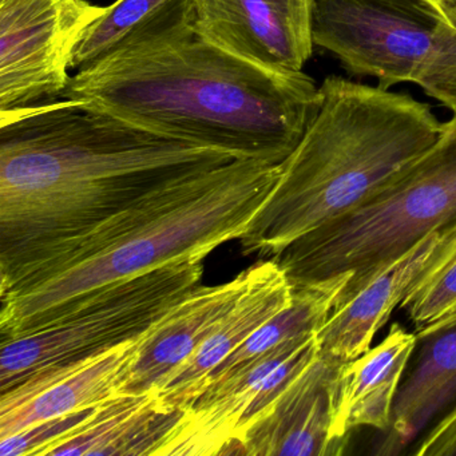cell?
<instances>
[{"label": "cell", "instance_id": "obj_19", "mask_svg": "<svg viewBox=\"0 0 456 456\" xmlns=\"http://www.w3.org/2000/svg\"><path fill=\"white\" fill-rule=\"evenodd\" d=\"M167 2L170 0H118L113 6L108 7L105 14L87 28L79 42L71 61V69L79 70L100 60L130 30Z\"/></svg>", "mask_w": 456, "mask_h": 456}, {"label": "cell", "instance_id": "obj_1", "mask_svg": "<svg viewBox=\"0 0 456 456\" xmlns=\"http://www.w3.org/2000/svg\"><path fill=\"white\" fill-rule=\"evenodd\" d=\"M63 100L161 137L281 164L319 113L304 71L274 70L208 41L193 0H170L71 77Z\"/></svg>", "mask_w": 456, "mask_h": 456}, {"label": "cell", "instance_id": "obj_16", "mask_svg": "<svg viewBox=\"0 0 456 456\" xmlns=\"http://www.w3.org/2000/svg\"><path fill=\"white\" fill-rule=\"evenodd\" d=\"M415 343V333L395 322L378 346L344 364L336 408L338 436L351 437L359 427L388 431L400 380Z\"/></svg>", "mask_w": 456, "mask_h": 456}, {"label": "cell", "instance_id": "obj_13", "mask_svg": "<svg viewBox=\"0 0 456 456\" xmlns=\"http://www.w3.org/2000/svg\"><path fill=\"white\" fill-rule=\"evenodd\" d=\"M293 288L281 266L265 258L250 266V280L225 316L188 360L151 389L170 410H185L199 397L213 370L258 327L289 305Z\"/></svg>", "mask_w": 456, "mask_h": 456}, {"label": "cell", "instance_id": "obj_15", "mask_svg": "<svg viewBox=\"0 0 456 456\" xmlns=\"http://www.w3.org/2000/svg\"><path fill=\"white\" fill-rule=\"evenodd\" d=\"M250 266L225 284L199 287L141 338L140 351L119 394H145L204 343L249 284Z\"/></svg>", "mask_w": 456, "mask_h": 456}, {"label": "cell", "instance_id": "obj_6", "mask_svg": "<svg viewBox=\"0 0 456 456\" xmlns=\"http://www.w3.org/2000/svg\"><path fill=\"white\" fill-rule=\"evenodd\" d=\"M204 258H186L87 296L39 330L2 340L0 413L41 394L94 357L148 333L199 287Z\"/></svg>", "mask_w": 456, "mask_h": 456}, {"label": "cell", "instance_id": "obj_17", "mask_svg": "<svg viewBox=\"0 0 456 456\" xmlns=\"http://www.w3.org/2000/svg\"><path fill=\"white\" fill-rule=\"evenodd\" d=\"M183 410H170L153 391L118 394L98 405L79 431L57 443L46 456H154Z\"/></svg>", "mask_w": 456, "mask_h": 456}, {"label": "cell", "instance_id": "obj_7", "mask_svg": "<svg viewBox=\"0 0 456 456\" xmlns=\"http://www.w3.org/2000/svg\"><path fill=\"white\" fill-rule=\"evenodd\" d=\"M443 23L434 0H312L314 47L384 90L420 82Z\"/></svg>", "mask_w": 456, "mask_h": 456}, {"label": "cell", "instance_id": "obj_14", "mask_svg": "<svg viewBox=\"0 0 456 456\" xmlns=\"http://www.w3.org/2000/svg\"><path fill=\"white\" fill-rule=\"evenodd\" d=\"M378 453L397 455L456 408V311L416 330Z\"/></svg>", "mask_w": 456, "mask_h": 456}, {"label": "cell", "instance_id": "obj_3", "mask_svg": "<svg viewBox=\"0 0 456 456\" xmlns=\"http://www.w3.org/2000/svg\"><path fill=\"white\" fill-rule=\"evenodd\" d=\"M322 102L239 240L244 255L272 258L304 234L351 212L388 185L442 132L431 105L330 76Z\"/></svg>", "mask_w": 456, "mask_h": 456}, {"label": "cell", "instance_id": "obj_23", "mask_svg": "<svg viewBox=\"0 0 456 456\" xmlns=\"http://www.w3.org/2000/svg\"><path fill=\"white\" fill-rule=\"evenodd\" d=\"M408 453L416 456H456V408L427 429Z\"/></svg>", "mask_w": 456, "mask_h": 456}, {"label": "cell", "instance_id": "obj_21", "mask_svg": "<svg viewBox=\"0 0 456 456\" xmlns=\"http://www.w3.org/2000/svg\"><path fill=\"white\" fill-rule=\"evenodd\" d=\"M418 86L448 110L456 111V4L444 9L436 47Z\"/></svg>", "mask_w": 456, "mask_h": 456}, {"label": "cell", "instance_id": "obj_2", "mask_svg": "<svg viewBox=\"0 0 456 456\" xmlns=\"http://www.w3.org/2000/svg\"><path fill=\"white\" fill-rule=\"evenodd\" d=\"M234 159L79 101L0 111V281L159 188Z\"/></svg>", "mask_w": 456, "mask_h": 456}, {"label": "cell", "instance_id": "obj_12", "mask_svg": "<svg viewBox=\"0 0 456 456\" xmlns=\"http://www.w3.org/2000/svg\"><path fill=\"white\" fill-rule=\"evenodd\" d=\"M453 250L456 220L429 232L356 295L335 306L316 333L320 352L341 362H351L367 352L394 309Z\"/></svg>", "mask_w": 456, "mask_h": 456}, {"label": "cell", "instance_id": "obj_20", "mask_svg": "<svg viewBox=\"0 0 456 456\" xmlns=\"http://www.w3.org/2000/svg\"><path fill=\"white\" fill-rule=\"evenodd\" d=\"M400 308L418 328L456 311V250L413 287Z\"/></svg>", "mask_w": 456, "mask_h": 456}, {"label": "cell", "instance_id": "obj_8", "mask_svg": "<svg viewBox=\"0 0 456 456\" xmlns=\"http://www.w3.org/2000/svg\"><path fill=\"white\" fill-rule=\"evenodd\" d=\"M319 354L314 333L210 379L154 456L242 455L248 432Z\"/></svg>", "mask_w": 456, "mask_h": 456}, {"label": "cell", "instance_id": "obj_22", "mask_svg": "<svg viewBox=\"0 0 456 456\" xmlns=\"http://www.w3.org/2000/svg\"><path fill=\"white\" fill-rule=\"evenodd\" d=\"M98 405L49 419L0 439V456H46L53 445L79 431L94 415Z\"/></svg>", "mask_w": 456, "mask_h": 456}, {"label": "cell", "instance_id": "obj_9", "mask_svg": "<svg viewBox=\"0 0 456 456\" xmlns=\"http://www.w3.org/2000/svg\"><path fill=\"white\" fill-rule=\"evenodd\" d=\"M106 9L87 0H0V111L60 97L79 42Z\"/></svg>", "mask_w": 456, "mask_h": 456}, {"label": "cell", "instance_id": "obj_10", "mask_svg": "<svg viewBox=\"0 0 456 456\" xmlns=\"http://www.w3.org/2000/svg\"><path fill=\"white\" fill-rule=\"evenodd\" d=\"M208 41L274 70L303 71L314 54L312 0H193Z\"/></svg>", "mask_w": 456, "mask_h": 456}, {"label": "cell", "instance_id": "obj_11", "mask_svg": "<svg viewBox=\"0 0 456 456\" xmlns=\"http://www.w3.org/2000/svg\"><path fill=\"white\" fill-rule=\"evenodd\" d=\"M346 362L320 352L248 432L242 455H343L349 437L338 436L335 423Z\"/></svg>", "mask_w": 456, "mask_h": 456}, {"label": "cell", "instance_id": "obj_18", "mask_svg": "<svg viewBox=\"0 0 456 456\" xmlns=\"http://www.w3.org/2000/svg\"><path fill=\"white\" fill-rule=\"evenodd\" d=\"M141 338L121 344L41 394L0 413V439L49 419L108 402L121 392L140 351Z\"/></svg>", "mask_w": 456, "mask_h": 456}, {"label": "cell", "instance_id": "obj_24", "mask_svg": "<svg viewBox=\"0 0 456 456\" xmlns=\"http://www.w3.org/2000/svg\"><path fill=\"white\" fill-rule=\"evenodd\" d=\"M434 2L439 4L440 7H443V9H447V7L456 4V0H434Z\"/></svg>", "mask_w": 456, "mask_h": 456}, {"label": "cell", "instance_id": "obj_4", "mask_svg": "<svg viewBox=\"0 0 456 456\" xmlns=\"http://www.w3.org/2000/svg\"><path fill=\"white\" fill-rule=\"evenodd\" d=\"M280 164L234 159L162 189L130 228L84 260L2 296L0 336L18 338L60 319L102 288L240 240L279 177Z\"/></svg>", "mask_w": 456, "mask_h": 456}, {"label": "cell", "instance_id": "obj_5", "mask_svg": "<svg viewBox=\"0 0 456 456\" xmlns=\"http://www.w3.org/2000/svg\"><path fill=\"white\" fill-rule=\"evenodd\" d=\"M455 220L456 111L434 145L388 185L272 258L293 289L351 276L338 306L429 232Z\"/></svg>", "mask_w": 456, "mask_h": 456}]
</instances>
